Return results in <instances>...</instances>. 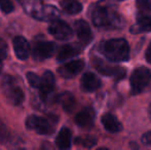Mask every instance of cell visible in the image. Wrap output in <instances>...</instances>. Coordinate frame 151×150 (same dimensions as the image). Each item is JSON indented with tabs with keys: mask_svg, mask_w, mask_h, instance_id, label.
<instances>
[{
	"mask_svg": "<svg viewBox=\"0 0 151 150\" xmlns=\"http://www.w3.org/2000/svg\"><path fill=\"white\" fill-rule=\"evenodd\" d=\"M151 80V71L145 67H139L133 71L129 78L131 90L134 95L142 93Z\"/></svg>",
	"mask_w": 151,
	"mask_h": 150,
	"instance_id": "3",
	"label": "cell"
},
{
	"mask_svg": "<svg viewBox=\"0 0 151 150\" xmlns=\"http://www.w3.org/2000/svg\"><path fill=\"white\" fill-rule=\"evenodd\" d=\"M75 31L79 41L83 45H88L93 39V33H91V27L83 20H79L75 22Z\"/></svg>",
	"mask_w": 151,
	"mask_h": 150,
	"instance_id": "12",
	"label": "cell"
},
{
	"mask_svg": "<svg viewBox=\"0 0 151 150\" xmlns=\"http://www.w3.org/2000/svg\"><path fill=\"white\" fill-rule=\"evenodd\" d=\"M59 101H60V103L62 104V107L64 108V110L68 113L72 112L76 106L75 98H74L73 95L68 92L62 94L61 96L59 97Z\"/></svg>",
	"mask_w": 151,
	"mask_h": 150,
	"instance_id": "19",
	"label": "cell"
},
{
	"mask_svg": "<svg viewBox=\"0 0 151 150\" xmlns=\"http://www.w3.org/2000/svg\"><path fill=\"white\" fill-rule=\"evenodd\" d=\"M102 124L105 130L110 133H118L122 130V126L119 120L111 113H106L102 116Z\"/></svg>",
	"mask_w": 151,
	"mask_h": 150,
	"instance_id": "15",
	"label": "cell"
},
{
	"mask_svg": "<svg viewBox=\"0 0 151 150\" xmlns=\"http://www.w3.org/2000/svg\"><path fill=\"white\" fill-rule=\"evenodd\" d=\"M0 8L5 14H9L14 10V6L10 0H0Z\"/></svg>",
	"mask_w": 151,
	"mask_h": 150,
	"instance_id": "24",
	"label": "cell"
},
{
	"mask_svg": "<svg viewBox=\"0 0 151 150\" xmlns=\"http://www.w3.org/2000/svg\"><path fill=\"white\" fill-rule=\"evenodd\" d=\"M7 44L3 39H0V61L4 60L7 57Z\"/></svg>",
	"mask_w": 151,
	"mask_h": 150,
	"instance_id": "25",
	"label": "cell"
},
{
	"mask_svg": "<svg viewBox=\"0 0 151 150\" xmlns=\"http://www.w3.org/2000/svg\"><path fill=\"white\" fill-rule=\"evenodd\" d=\"M96 113L91 107H86L79 113H77L75 117V122L78 126L83 128H91L95 121Z\"/></svg>",
	"mask_w": 151,
	"mask_h": 150,
	"instance_id": "11",
	"label": "cell"
},
{
	"mask_svg": "<svg viewBox=\"0 0 151 150\" xmlns=\"http://www.w3.org/2000/svg\"><path fill=\"white\" fill-rule=\"evenodd\" d=\"M26 126L40 135H47L52 132V124L47 119L37 115H31L27 118Z\"/></svg>",
	"mask_w": 151,
	"mask_h": 150,
	"instance_id": "5",
	"label": "cell"
},
{
	"mask_svg": "<svg viewBox=\"0 0 151 150\" xmlns=\"http://www.w3.org/2000/svg\"><path fill=\"white\" fill-rule=\"evenodd\" d=\"M56 84L55 76L50 71H45L42 75V78H40V84L38 86L40 90V96L43 100H46L47 97L52 93Z\"/></svg>",
	"mask_w": 151,
	"mask_h": 150,
	"instance_id": "9",
	"label": "cell"
},
{
	"mask_svg": "<svg viewBox=\"0 0 151 150\" xmlns=\"http://www.w3.org/2000/svg\"><path fill=\"white\" fill-rule=\"evenodd\" d=\"M14 50L16 56L20 60H27L31 52L30 44L22 36H18L14 39Z\"/></svg>",
	"mask_w": 151,
	"mask_h": 150,
	"instance_id": "13",
	"label": "cell"
},
{
	"mask_svg": "<svg viewBox=\"0 0 151 150\" xmlns=\"http://www.w3.org/2000/svg\"><path fill=\"white\" fill-rule=\"evenodd\" d=\"M27 79H28L29 84L32 88H38L40 84V77L37 74L33 72H28L27 73Z\"/></svg>",
	"mask_w": 151,
	"mask_h": 150,
	"instance_id": "23",
	"label": "cell"
},
{
	"mask_svg": "<svg viewBox=\"0 0 151 150\" xmlns=\"http://www.w3.org/2000/svg\"><path fill=\"white\" fill-rule=\"evenodd\" d=\"M84 67V62L81 60H75L69 62L67 64L61 66L58 69V72L62 77L64 78H71L74 77L75 75H77L80 71L83 69Z\"/></svg>",
	"mask_w": 151,
	"mask_h": 150,
	"instance_id": "10",
	"label": "cell"
},
{
	"mask_svg": "<svg viewBox=\"0 0 151 150\" xmlns=\"http://www.w3.org/2000/svg\"><path fill=\"white\" fill-rule=\"evenodd\" d=\"M61 7L65 12L69 14H79L82 10V5L80 2L76 0H63L61 2Z\"/></svg>",
	"mask_w": 151,
	"mask_h": 150,
	"instance_id": "20",
	"label": "cell"
},
{
	"mask_svg": "<svg viewBox=\"0 0 151 150\" xmlns=\"http://www.w3.org/2000/svg\"><path fill=\"white\" fill-rule=\"evenodd\" d=\"M71 131L67 128H63L59 132L56 138V145L60 149H68L71 146Z\"/></svg>",
	"mask_w": 151,
	"mask_h": 150,
	"instance_id": "17",
	"label": "cell"
},
{
	"mask_svg": "<svg viewBox=\"0 0 151 150\" xmlns=\"http://www.w3.org/2000/svg\"><path fill=\"white\" fill-rule=\"evenodd\" d=\"M91 20L98 28L119 29L124 26V20L122 17L111 6L104 3H99L93 10Z\"/></svg>",
	"mask_w": 151,
	"mask_h": 150,
	"instance_id": "1",
	"label": "cell"
},
{
	"mask_svg": "<svg viewBox=\"0 0 151 150\" xmlns=\"http://www.w3.org/2000/svg\"><path fill=\"white\" fill-rule=\"evenodd\" d=\"M1 70H2V63H1V61H0V72H1Z\"/></svg>",
	"mask_w": 151,
	"mask_h": 150,
	"instance_id": "29",
	"label": "cell"
},
{
	"mask_svg": "<svg viewBox=\"0 0 151 150\" xmlns=\"http://www.w3.org/2000/svg\"><path fill=\"white\" fill-rule=\"evenodd\" d=\"M101 52L112 62H125L129 59V46L125 39L112 38L106 40L100 46Z\"/></svg>",
	"mask_w": 151,
	"mask_h": 150,
	"instance_id": "2",
	"label": "cell"
},
{
	"mask_svg": "<svg viewBox=\"0 0 151 150\" xmlns=\"http://www.w3.org/2000/svg\"><path fill=\"white\" fill-rule=\"evenodd\" d=\"M57 50V45L54 42L50 41H40L34 45L33 47V58L37 61L45 60L50 58L55 54Z\"/></svg>",
	"mask_w": 151,
	"mask_h": 150,
	"instance_id": "8",
	"label": "cell"
},
{
	"mask_svg": "<svg viewBox=\"0 0 151 150\" xmlns=\"http://www.w3.org/2000/svg\"><path fill=\"white\" fill-rule=\"evenodd\" d=\"M48 32L59 40H68L73 36L71 27L61 20L52 21L48 27Z\"/></svg>",
	"mask_w": 151,
	"mask_h": 150,
	"instance_id": "6",
	"label": "cell"
},
{
	"mask_svg": "<svg viewBox=\"0 0 151 150\" xmlns=\"http://www.w3.org/2000/svg\"><path fill=\"white\" fill-rule=\"evenodd\" d=\"M136 5L141 12L151 11V0H137Z\"/></svg>",
	"mask_w": 151,
	"mask_h": 150,
	"instance_id": "21",
	"label": "cell"
},
{
	"mask_svg": "<svg viewBox=\"0 0 151 150\" xmlns=\"http://www.w3.org/2000/svg\"><path fill=\"white\" fill-rule=\"evenodd\" d=\"M151 31V16L139 17L137 24L133 26L132 32L133 33H143Z\"/></svg>",
	"mask_w": 151,
	"mask_h": 150,
	"instance_id": "18",
	"label": "cell"
},
{
	"mask_svg": "<svg viewBox=\"0 0 151 150\" xmlns=\"http://www.w3.org/2000/svg\"><path fill=\"white\" fill-rule=\"evenodd\" d=\"M80 50H81V48L77 44H66V45H63L59 50L58 60L64 61V60H68V59H71L73 57L77 56L80 52Z\"/></svg>",
	"mask_w": 151,
	"mask_h": 150,
	"instance_id": "16",
	"label": "cell"
},
{
	"mask_svg": "<svg viewBox=\"0 0 151 150\" xmlns=\"http://www.w3.org/2000/svg\"><path fill=\"white\" fill-rule=\"evenodd\" d=\"M142 143L151 147V131L145 133V134L142 136Z\"/></svg>",
	"mask_w": 151,
	"mask_h": 150,
	"instance_id": "26",
	"label": "cell"
},
{
	"mask_svg": "<svg viewBox=\"0 0 151 150\" xmlns=\"http://www.w3.org/2000/svg\"><path fill=\"white\" fill-rule=\"evenodd\" d=\"M149 116H150V119H151V104H150V107H149Z\"/></svg>",
	"mask_w": 151,
	"mask_h": 150,
	"instance_id": "28",
	"label": "cell"
},
{
	"mask_svg": "<svg viewBox=\"0 0 151 150\" xmlns=\"http://www.w3.org/2000/svg\"><path fill=\"white\" fill-rule=\"evenodd\" d=\"M3 92L7 101L12 105H20L25 99L22 88L14 82V78L7 77L3 82Z\"/></svg>",
	"mask_w": 151,
	"mask_h": 150,
	"instance_id": "4",
	"label": "cell"
},
{
	"mask_svg": "<svg viewBox=\"0 0 151 150\" xmlns=\"http://www.w3.org/2000/svg\"><path fill=\"white\" fill-rule=\"evenodd\" d=\"M93 65L98 70V72L106 76H114V77H116V80L122 79L125 76L124 69H121L120 67L116 66H110L107 63H105L104 61L100 60L98 58H95L93 60Z\"/></svg>",
	"mask_w": 151,
	"mask_h": 150,
	"instance_id": "7",
	"label": "cell"
},
{
	"mask_svg": "<svg viewBox=\"0 0 151 150\" xmlns=\"http://www.w3.org/2000/svg\"><path fill=\"white\" fill-rule=\"evenodd\" d=\"M76 143L77 144H81L84 147L91 148V147H93L97 143V140L93 137H86V138H77L76 139Z\"/></svg>",
	"mask_w": 151,
	"mask_h": 150,
	"instance_id": "22",
	"label": "cell"
},
{
	"mask_svg": "<svg viewBox=\"0 0 151 150\" xmlns=\"http://www.w3.org/2000/svg\"><path fill=\"white\" fill-rule=\"evenodd\" d=\"M100 86H101V80L93 73L86 72L81 77V88L84 92H95Z\"/></svg>",
	"mask_w": 151,
	"mask_h": 150,
	"instance_id": "14",
	"label": "cell"
},
{
	"mask_svg": "<svg viewBox=\"0 0 151 150\" xmlns=\"http://www.w3.org/2000/svg\"><path fill=\"white\" fill-rule=\"evenodd\" d=\"M146 60H147V62L151 64V43L149 44V46H148L147 50H146Z\"/></svg>",
	"mask_w": 151,
	"mask_h": 150,
	"instance_id": "27",
	"label": "cell"
}]
</instances>
